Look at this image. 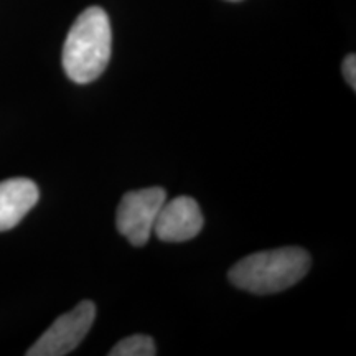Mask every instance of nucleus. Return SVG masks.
Returning a JSON list of instances; mask_svg holds the SVG:
<instances>
[{
	"mask_svg": "<svg viewBox=\"0 0 356 356\" xmlns=\"http://www.w3.org/2000/svg\"><path fill=\"white\" fill-rule=\"evenodd\" d=\"M312 264L302 248H279L243 257L229 269L228 277L241 291L267 296L287 291L305 277Z\"/></svg>",
	"mask_w": 356,
	"mask_h": 356,
	"instance_id": "f03ea898",
	"label": "nucleus"
},
{
	"mask_svg": "<svg viewBox=\"0 0 356 356\" xmlns=\"http://www.w3.org/2000/svg\"><path fill=\"white\" fill-rule=\"evenodd\" d=\"M96 318V305L83 300L58 317L50 328L26 351V356H65L78 348Z\"/></svg>",
	"mask_w": 356,
	"mask_h": 356,
	"instance_id": "20e7f679",
	"label": "nucleus"
},
{
	"mask_svg": "<svg viewBox=\"0 0 356 356\" xmlns=\"http://www.w3.org/2000/svg\"><path fill=\"white\" fill-rule=\"evenodd\" d=\"M203 222L197 200L178 197L162 204L155 220L154 233L160 241L184 243L193 239L202 231Z\"/></svg>",
	"mask_w": 356,
	"mask_h": 356,
	"instance_id": "39448f33",
	"label": "nucleus"
},
{
	"mask_svg": "<svg viewBox=\"0 0 356 356\" xmlns=\"http://www.w3.org/2000/svg\"><path fill=\"white\" fill-rule=\"evenodd\" d=\"M343 74L351 89H356V56L348 55L343 61Z\"/></svg>",
	"mask_w": 356,
	"mask_h": 356,
	"instance_id": "6e6552de",
	"label": "nucleus"
},
{
	"mask_svg": "<svg viewBox=\"0 0 356 356\" xmlns=\"http://www.w3.org/2000/svg\"><path fill=\"white\" fill-rule=\"evenodd\" d=\"M157 353L155 343L147 335H131L119 341L109 351V356H154Z\"/></svg>",
	"mask_w": 356,
	"mask_h": 356,
	"instance_id": "0eeeda50",
	"label": "nucleus"
},
{
	"mask_svg": "<svg viewBox=\"0 0 356 356\" xmlns=\"http://www.w3.org/2000/svg\"><path fill=\"white\" fill-rule=\"evenodd\" d=\"M113 51L108 13L89 7L70 29L63 47V68L71 81L88 84L104 73Z\"/></svg>",
	"mask_w": 356,
	"mask_h": 356,
	"instance_id": "f257e3e1",
	"label": "nucleus"
},
{
	"mask_svg": "<svg viewBox=\"0 0 356 356\" xmlns=\"http://www.w3.org/2000/svg\"><path fill=\"white\" fill-rule=\"evenodd\" d=\"M231 2H238V0H231Z\"/></svg>",
	"mask_w": 356,
	"mask_h": 356,
	"instance_id": "1a4fd4ad",
	"label": "nucleus"
},
{
	"mask_svg": "<svg viewBox=\"0 0 356 356\" xmlns=\"http://www.w3.org/2000/svg\"><path fill=\"white\" fill-rule=\"evenodd\" d=\"M167 202V191L160 186L134 190L119 203L115 226L132 246H145L154 233V225L162 204Z\"/></svg>",
	"mask_w": 356,
	"mask_h": 356,
	"instance_id": "7ed1b4c3",
	"label": "nucleus"
},
{
	"mask_svg": "<svg viewBox=\"0 0 356 356\" xmlns=\"http://www.w3.org/2000/svg\"><path fill=\"white\" fill-rule=\"evenodd\" d=\"M38 198V186L30 178L0 181V233L15 228L37 204Z\"/></svg>",
	"mask_w": 356,
	"mask_h": 356,
	"instance_id": "423d86ee",
	"label": "nucleus"
}]
</instances>
